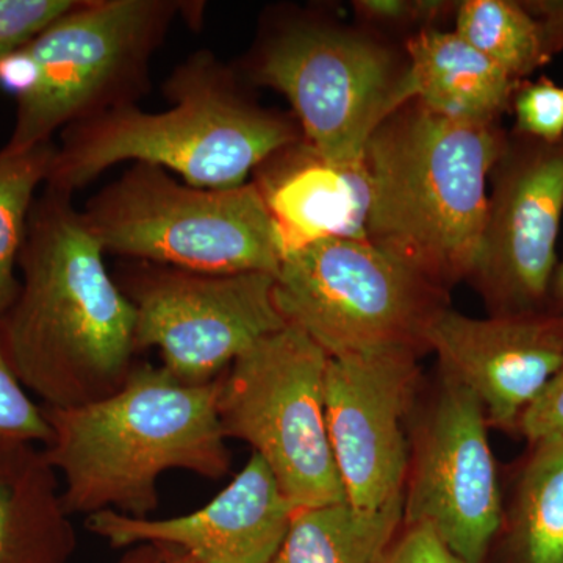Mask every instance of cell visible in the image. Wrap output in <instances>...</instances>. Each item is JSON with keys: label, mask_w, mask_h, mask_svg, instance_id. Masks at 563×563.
I'll list each match as a JSON object with an SVG mask.
<instances>
[{"label": "cell", "mask_w": 563, "mask_h": 563, "mask_svg": "<svg viewBox=\"0 0 563 563\" xmlns=\"http://www.w3.org/2000/svg\"><path fill=\"white\" fill-rule=\"evenodd\" d=\"M550 312L563 314V257L555 266L553 282H551L548 309Z\"/></svg>", "instance_id": "obj_31"}, {"label": "cell", "mask_w": 563, "mask_h": 563, "mask_svg": "<svg viewBox=\"0 0 563 563\" xmlns=\"http://www.w3.org/2000/svg\"><path fill=\"white\" fill-rule=\"evenodd\" d=\"M172 548L158 547V544H139L129 548L117 563H166L172 559Z\"/></svg>", "instance_id": "obj_30"}, {"label": "cell", "mask_w": 563, "mask_h": 563, "mask_svg": "<svg viewBox=\"0 0 563 563\" xmlns=\"http://www.w3.org/2000/svg\"><path fill=\"white\" fill-rule=\"evenodd\" d=\"M0 342L25 390L70 409L120 390L136 365L135 310L73 196L44 188L22 244Z\"/></svg>", "instance_id": "obj_1"}, {"label": "cell", "mask_w": 563, "mask_h": 563, "mask_svg": "<svg viewBox=\"0 0 563 563\" xmlns=\"http://www.w3.org/2000/svg\"><path fill=\"white\" fill-rule=\"evenodd\" d=\"M454 32L517 81L553 58L544 43L542 22L525 3L512 0L459 3Z\"/></svg>", "instance_id": "obj_20"}, {"label": "cell", "mask_w": 563, "mask_h": 563, "mask_svg": "<svg viewBox=\"0 0 563 563\" xmlns=\"http://www.w3.org/2000/svg\"><path fill=\"white\" fill-rule=\"evenodd\" d=\"M487 417L472 391L442 377L417 431L404 521L424 523L463 563H483L503 523Z\"/></svg>", "instance_id": "obj_12"}, {"label": "cell", "mask_w": 563, "mask_h": 563, "mask_svg": "<svg viewBox=\"0 0 563 563\" xmlns=\"http://www.w3.org/2000/svg\"><path fill=\"white\" fill-rule=\"evenodd\" d=\"M166 563H190V561H188L187 555L181 554L180 551L174 550L172 559Z\"/></svg>", "instance_id": "obj_32"}, {"label": "cell", "mask_w": 563, "mask_h": 563, "mask_svg": "<svg viewBox=\"0 0 563 563\" xmlns=\"http://www.w3.org/2000/svg\"><path fill=\"white\" fill-rule=\"evenodd\" d=\"M435 287L368 240L331 239L282 258L276 302L329 357L422 352L432 321L448 307Z\"/></svg>", "instance_id": "obj_9"}, {"label": "cell", "mask_w": 563, "mask_h": 563, "mask_svg": "<svg viewBox=\"0 0 563 563\" xmlns=\"http://www.w3.org/2000/svg\"><path fill=\"white\" fill-rule=\"evenodd\" d=\"M525 5L542 22L544 43L551 57L563 52V0L528 2Z\"/></svg>", "instance_id": "obj_29"}, {"label": "cell", "mask_w": 563, "mask_h": 563, "mask_svg": "<svg viewBox=\"0 0 563 563\" xmlns=\"http://www.w3.org/2000/svg\"><path fill=\"white\" fill-rule=\"evenodd\" d=\"M77 533L43 448L0 454V563H69Z\"/></svg>", "instance_id": "obj_18"}, {"label": "cell", "mask_w": 563, "mask_h": 563, "mask_svg": "<svg viewBox=\"0 0 563 563\" xmlns=\"http://www.w3.org/2000/svg\"><path fill=\"white\" fill-rule=\"evenodd\" d=\"M76 0H0V68Z\"/></svg>", "instance_id": "obj_25"}, {"label": "cell", "mask_w": 563, "mask_h": 563, "mask_svg": "<svg viewBox=\"0 0 563 563\" xmlns=\"http://www.w3.org/2000/svg\"><path fill=\"white\" fill-rule=\"evenodd\" d=\"M514 526L523 563H563V442L533 444L518 483Z\"/></svg>", "instance_id": "obj_21"}, {"label": "cell", "mask_w": 563, "mask_h": 563, "mask_svg": "<svg viewBox=\"0 0 563 563\" xmlns=\"http://www.w3.org/2000/svg\"><path fill=\"white\" fill-rule=\"evenodd\" d=\"M217 380L187 385L163 366L136 363L120 390L101 401L43 407L52 431L43 451L65 479L66 512L150 518L162 474L181 470L218 481L231 472Z\"/></svg>", "instance_id": "obj_3"}, {"label": "cell", "mask_w": 563, "mask_h": 563, "mask_svg": "<svg viewBox=\"0 0 563 563\" xmlns=\"http://www.w3.org/2000/svg\"><path fill=\"white\" fill-rule=\"evenodd\" d=\"M203 10L190 0H76L0 68V85L16 99L3 147L32 150L70 124L139 106L174 25L199 24Z\"/></svg>", "instance_id": "obj_5"}, {"label": "cell", "mask_w": 563, "mask_h": 563, "mask_svg": "<svg viewBox=\"0 0 563 563\" xmlns=\"http://www.w3.org/2000/svg\"><path fill=\"white\" fill-rule=\"evenodd\" d=\"M518 84L454 31L428 29L407 43V98L448 120L498 124Z\"/></svg>", "instance_id": "obj_17"}, {"label": "cell", "mask_w": 563, "mask_h": 563, "mask_svg": "<svg viewBox=\"0 0 563 563\" xmlns=\"http://www.w3.org/2000/svg\"><path fill=\"white\" fill-rule=\"evenodd\" d=\"M55 152L54 141L21 152L0 150V318L20 292L16 268L29 217L36 188L49 176Z\"/></svg>", "instance_id": "obj_22"}, {"label": "cell", "mask_w": 563, "mask_h": 563, "mask_svg": "<svg viewBox=\"0 0 563 563\" xmlns=\"http://www.w3.org/2000/svg\"><path fill=\"white\" fill-rule=\"evenodd\" d=\"M453 3L440 0H357L354 9L365 20L379 24H433L442 20Z\"/></svg>", "instance_id": "obj_27"}, {"label": "cell", "mask_w": 563, "mask_h": 563, "mask_svg": "<svg viewBox=\"0 0 563 563\" xmlns=\"http://www.w3.org/2000/svg\"><path fill=\"white\" fill-rule=\"evenodd\" d=\"M509 136L410 101L376 129L363 152L369 177L366 240L442 290L472 279L488 181Z\"/></svg>", "instance_id": "obj_4"}, {"label": "cell", "mask_w": 563, "mask_h": 563, "mask_svg": "<svg viewBox=\"0 0 563 563\" xmlns=\"http://www.w3.org/2000/svg\"><path fill=\"white\" fill-rule=\"evenodd\" d=\"M166 110L121 107L63 129L46 188L74 196L120 163H146L198 188L240 187L266 158L302 139L295 118L263 109L235 68L192 52L162 85Z\"/></svg>", "instance_id": "obj_2"}, {"label": "cell", "mask_w": 563, "mask_h": 563, "mask_svg": "<svg viewBox=\"0 0 563 563\" xmlns=\"http://www.w3.org/2000/svg\"><path fill=\"white\" fill-rule=\"evenodd\" d=\"M517 135L543 143L563 140V87L550 77L518 84L512 99Z\"/></svg>", "instance_id": "obj_24"}, {"label": "cell", "mask_w": 563, "mask_h": 563, "mask_svg": "<svg viewBox=\"0 0 563 563\" xmlns=\"http://www.w3.org/2000/svg\"><path fill=\"white\" fill-rule=\"evenodd\" d=\"M426 347L444 379L476 396L488 424L512 429L563 366V314L473 318L446 307L426 333Z\"/></svg>", "instance_id": "obj_14"}, {"label": "cell", "mask_w": 563, "mask_h": 563, "mask_svg": "<svg viewBox=\"0 0 563 563\" xmlns=\"http://www.w3.org/2000/svg\"><path fill=\"white\" fill-rule=\"evenodd\" d=\"M518 428L532 444L563 442V366L521 415Z\"/></svg>", "instance_id": "obj_26"}, {"label": "cell", "mask_w": 563, "mask_h": 563, "mask_svg": "<svg viewBox=\"0 0 563 563\" xmlns=\"http://www.w3.org/2000/svg\"><path fill=\"white\" fill-rule=\"evenodd\" d=\"M404 521V496L376 510L350 503L295 510L269 563H383Z\"/></svg>", "instance_id": "obj_19"}, {"label": "cell", "mask_w": 563, "mask_h": 563, "mask_svg": "<svg viewBox=\"0 0 563 563\" xmlns=\"http://www.w3.org/2000/svg\"><path fill=\"white\" fill-rule=\"evenodd\" d=\"M383 563H463L433 528L424 523L407 525L406 531L390 544Z\"/></svg>", "instance_id": "obj_28"}, {"label": "cell", "mask_w": 563, "mask_h": 563, "mask_svg": "<svg viewBox=\"0 0 563 563\" xmlns=\"http://www.w3.org/2000/svg\"><path fill=\"white\" fill-rule=\"evenodd\" d=\"M282 258L322 240H366L369 177L365 162L333 163L302 139L255 169Z\"/></svg>", "instance_id": "obj_16"}, {"label": "cell", "mask_w": 563, "mask_h": 563, "mask_svg": "<svg viewBox=\"0 0 563 563\" xmlns=\"http://www.w3.org/2000/svg\"><path fill=\"white\" fill-rule=\"evenodd\" d=\"M292 514L269 466L252 453L232 483L195 512L152 520L102 510L85 526L114 550L158 544L180 551L190 563H269Z\"/></svg>", "instance_id": "obj_15"}, {"label": "cell", "mask_w": 563, "mask_h": 563, "mask_svg": "<svg viewBox=\"0 0 563 563\" xmlns=\"http://www.w3.org/2000/svg\"><path fill=\"white\" fill-rule=\"evenodd\" d=\"M106 254L209 274L277 276L282 251L254 181L198 188L146 163H132L81 209Z\"/></svg>", "instance_id": "obj_6"}, {"label": "cell", "mask_w": 563, "mask_h": 563, "mask_svg": "<svg viewBox=\"0 0 563 563\" xmlns=\"http://www.w3.org/2000/svg\"><path fill=\"white\" fill-rule=\"evenodd\" d=\"M420 352L393 350L329 357L325 421L346 503L376 510L404 496L407 420L420 380Z\"/></svg>", "instance_id": "obj_13"}, {"label": "cell", "mask_w": 563, "mask_h": 563, "mask_svg": "<svg viewBox=\"0 0 563 563\" xmlns=\"http://www.w3.org/2000/svg\"><path fill=\"white\" fill-rule=\"evenodd\" d=\"M243 70L290 102L303 143L333 163L362 162L376 129L410 102L407 62L372 38L307 16L269 25Z\"/></svg>", "instance_id": "obj_7"}, {"label": "cell", "mask_w": 563, "mask_h": 563, "mask_svg": "<svg viewBox=\"0 0 563 563\" xmlns=\"http://www.w3.org/2000/svg\"><path fill=\"white\" fill-rule=\"evenodd\" d=\"M114 280L135 310L136 351L161 352L163 368L187 385L213 384L240 355L287 325L273 274L124 261Z\"/></svg>", "instance_id": "obj_10"}, {"label": "cell", "mask_w": 563, "mask_h": 563, "mask_svg": "<svg viewBox=\"0 0 563 563\" xmlns=\"http://www.w3.org/2000/svg\"><path fill=\"white\" fill-rule=\"evenodd\" d=\"M51 439L43 407L29 398L0 342V454L21 446L44 448Z\"/></svg>", "instance_id": "obj_23"}, {"label": "cell", "mask_w": 563, "mask_h": 563, "mask_svg": "<svg viewBox=\"0 0 563 563\" xmlns=\"http://www.w3.org/2000/svg\"><path fill=\"white\" fill-rule=\"evenodd\" d=\"M472 276L492 314L543 312L558 266L563 214V140L509 136L492 172Z\"/></svg>", "instance_id": "obj_11"}, {"label": "cell", "mask_w": 563, "mask_h": 563, "mask_svg": "<svg viewBox=\"0 0 563 563\" xmlns=\"http://www.w3.org/2000/svg\"><path fill=\"white\" fill-rule=\"evenodd\" d=\"M328 363L320 344L287 324L217 380L225 439L261 455L295 510L346 503L325 421Z\"/></svg>", "instance_id": "obj_8"}]
</instances>
